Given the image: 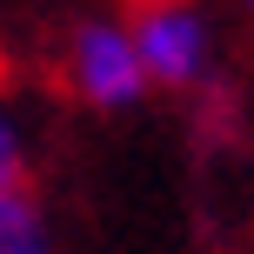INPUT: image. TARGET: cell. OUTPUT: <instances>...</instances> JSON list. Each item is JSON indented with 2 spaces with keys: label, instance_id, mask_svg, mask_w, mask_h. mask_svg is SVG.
I'll use <instances>...</instances> for the list:
<instances>
[{
  "label": "cell",
  "instance_id": "6da1fadb",
  "mask_svg": "<svg viewBox=\"0 0 254 254\" xmlns=\"http://www.w3.org/2000/svg\"><path fill=\"white\" fill-rule=\"evenodd\" d=\"M127 27L154 94H207L221 80V34L201 0H134Z\"/></svg>",
  "mask_w": 254,
  "mask_h": 254
},
{
  "label": "cell",
  "instance_id": "7a4b0ae2",
  "mask_svg": "<svg viewBox=\"0 0 254 254\" xmlns=\"http://www.w3.org/2000/svg\"><path fill=\"white\" fill-rule=\"evenodd\" d=\"M61 80L80 107L94 114H127V107L147 101V67H140V47H134V27L127 13H87V20L67 34V54H61Z\"/></svg>",
  "mask_w": 254,
  "mask_h": 254
},
{
  "label": "cell",
  "instance_id": "3957f363",
  "mask_svg": "<svg viewBox=\"0 0 254 254\" xmlns=\"http://www.w3.org/2000/svg\"><path fill=\"white\" fill-rule=\"evenodd\" d=\"M0 254H54L47 248V207L34 188L0 194Z\"/></svg>",
  "mask_w": 254,
  "mask_h": 254
},
{
  "label": "cell",
  "instance_id": "277c9868",
  "mask_svg": "<svg viewBox=\"0 0 254 254\" xmlns=\"http://www.w3.org/2000/svg\"><path fill=\"white\" fill-rule=\"evenodd\" d=\"M20 188H34L27 181V121L0 94V194H20Z\"/></svg>",
  "mask_w": 254,
  "mask_h": 254
},
{
  "label": "cell",
  "instance_id": "5b68a950",
  "mask_svg": "<svg viewBox=\"0 0 254 254\" xmlns=\"http://www.w3.org/2000/svg\"><path fill=\"white\" fill-rule=\"evenodd\" d=\"M241 13H248V20H254V0H241Z\"/></svg>",
  "mask_w": 254,
  "mask_h": 254
}]
</instances>
